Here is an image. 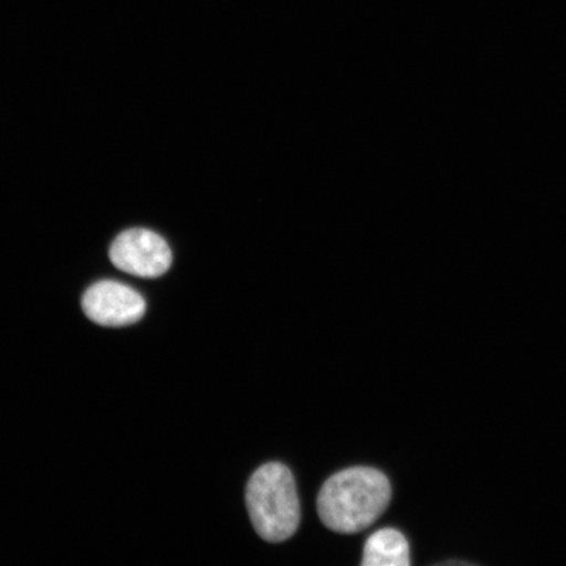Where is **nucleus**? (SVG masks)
I'll return each instance as SVG.
<instances>
[{"instance_id": "obj_2", "label": "nucleus", "mask_w": 566, "mask_h": 566, "mask_svg": "<svg viewBox=\"0 0 566 566\" xmlns=\"http://www.w3.org/2000/svg\"><path fill=\"white\" fill-rule=\"evenodd\" d=\"M248 513L261 539L281 543L300 527L301 505L292 471L285 464L261 465L248 481Z\"/></svg>"}, {"instance_id": "obj_5", "label": "nucleus", "mask_w": 566, "mask_h": 566, "mask_svg": "<svg viewBox=\"0 0 566 566\" xmlns=\"http://www.w3.org/2000/svg\"><path fill=\"white\" fill-rule=\"evenodd\" d=\"M364 566H408L409 544L406 536L396 528H381L366 541Z\"/></svg>"}, {"instance_id": "obj_3", "label": "nucleus", "mask_w": 566, "mask_h": 566, "mask_svg": "<svg viewBox=\"0 0 566 566\" xmlns=\"http://www.w3.org/2000/svg\"><path fill=\"white\" fill-rule=\"evenodd\" d=\"M112 264L142 279H157L172 264L171 248L150 230L133 229L119 233L109 250Z\"/></svg>"}, {"instance_id": "obj_4", "label": "nucleus", "mask_w": 566, "mask_h": 566, "mask_svg": "<svg viewBox=\"0 0 566 566\" xmlns=\"http://www.w3.org/2000/svg\"><path fill=\"white\" fill-rule=\"evenodd\" d=\"M84 314L102 327H126L140 321L146 313L144 296L115 281L92 285L83 295Z\"/></svg>"}, {"instance_id": "obj_1", "label": "nucleus", "mask_w": 566, "mask_h": 566, "mask_svg": "<svg viewBox=\"0 0 566 566\" xmlns=\"http://www.w3.org/2000/svg\"><path fill=\"white\" fill-rule=\"evenodd\" d=\"M392 488L384 472L352 467L325 481L317 495V512L325 527L356 534L370 527L391 501Z\"/></svg>"}]
</instances>
